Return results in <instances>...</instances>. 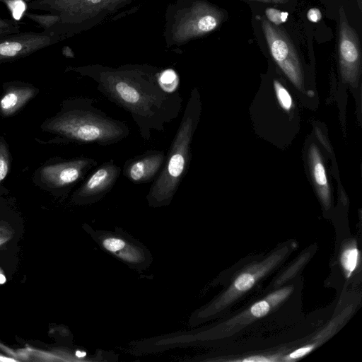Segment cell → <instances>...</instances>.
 Instances as JSON below:
<instances>
[{"label":"cell","mask_w":362,"mask_h":362,"mask_svg":"<svg viewBox=\"0 0 362 362\" xmlns=\"http://www.w3.org/2000/svg\"><path fill=\"white\" fill-rule=\"evenodd\" d=\"M263 2L267 3H274V4H286L288 1V0H257Z\"/></svg>","instance_id":"obj_28"},{"label":"cell","mask_w":362,"mask_h":362,"mask_svg":"<svg viewBox=\"0 0 362 362\" xmlns=\"http://www.w3.org/2000/svg\"><path fill=\"white\" fill-rule=\"evenodd\" d=\"M11 155L8 145L3 136H0V189L2 182L6 177L11 169Z\"/></svg>","instance_id":"obj_18"},{"label":"cell","mask_w":362,"mask_h":362,"mask_svg":"<svg viewBox=\"0 0 362 362\" xmlns=\"http://www.w3.org/2000/svg\"><path fill=\"white\" fill-rule=\"evenodd\" d=\"M288 252L286 247L276 251L263 261L255 263L240 273L230 287L206 305L195 310L189 319L191 327L209 320L222 312L245 292L250 289L256 281L277 265Z\"/></svg>","instance_id":"obj_6"},{"label":"cell","mask_w":362,"mask_h":362,"mask_svg":"<svg viewBox=\"0 0 362 362\" xmlns=\"http://www.w3.org/2000/svg\"><path fill=\"white\" fill-rule=\"evenodd\" d=\"M83 228L102 250L129 267L141 272L151 265L153 257L149 250L121 228L115 227L114 231L95 229L89 225Z\"/></svg>","instance_id":"obj_8"},{"label":"cell","mask_w":362,"mask_h":362,"mask_svg":"<svg viewBox=\"0 0 362 362\" xmlns=\"http://www.w3.org/2000/svg\"><path fill=\"white\" fill-rule=\"evenodd\" d=\"M97 165L95 159L87 156L69 159L55 158L35 171L33 182L37 186L55 194H66Z\"/></svg>","instance_id":"obj_7"},{"label":"cell","mask_w":362,"mask_h":362,"mask_svg":"<svg viewBox=\"0 0 362 362\" xmlns=\"http://www.w3.org/2000/svg\"><path fill=\"white\" fill-rule=\"evenodd\" d=\"M201 112L199 92L193 88L179 127L170 144L164 165L146 194L152 208L169 206L187 173L192 158V141Z\"/></svg>","instance_id":"obj_3"},{"label":"cell","mask_w":362,"mask_h":362,"mask_svg":"<svg viewBox=\"0 0 362 362\" xmlns=\"http://www.w3.org/2000/svg\"><path fill=\"white\" fill-rule=\"evenodd\" d=\"M269 361V359L262 356V357H259V356H256V358H246L244 360V361Z\"/></svg>","instance_id":"obj_27"},{"label":"cell","mask_w":362,"mask_h":362,"mask_svg":"<svg viewBox=\"0 0 362 362\" xmlns=\"http://www.w3.org/2000/svg\"><path fill=\"white\" fill-rule=\"evenodd\" d=\"M292 289V286H288L276 291L269 295L265 299L252 305L247 310L223 324L199 331H184V342L187 346H192L199 341L214 340L228 336L230 333H234L240 327L266 315L274 306L283 301Z\"/></svg>","instance_id":"obj_9"},{"label":"cell","mask_w":362,"mask_h":362,"mask_svg":"<svg viewBox=\"0 0 362 362\" xmlns=\"http://www.w3.org/2000/svg\"><path fill=\"white\" fill-rule=\"evenodd\" d=\"M307 18L312 23H317L322 19V15L319 8H312L308 10Z\"/></svg>","instance_id":"obj_25"},{"label":"cell","mask_w":362,"mask_h":362,"mask_svg":"<svg viewBox=\"0 0 362 362\" xmlns=\"http://www.w3.org/2000/svg\"><path fill=\"white\" fill-rule=\"evenodd\" d=\"M25 16L37 23L43 29V31L52 34H55V30L59 24V16L52 13L38 14L26 12Z\"/></svg>","instance_id":"obj_17"},{"label":"cell","mask_w":362,"mask_h":362,"mask_svg":"<svg viewBox=\"0 0 362 362\" xmlns=\"http://www.w3.org/2000/svg\"><path fill=\"white\" fill-rule=\"evenodd\" d=\"M339 60L343 78L354 81L358 78L361 60L358 35L349 25L344 8L339 9Z\"/></svg>","instance_id":"obj_13"},{"label":"cell","mask_w":362,"mask_h":362,"mask_svg":"<svg viewBox=\"0 0 362 362\" xmlns=\"http://www.w3.org/2000/svg\"><path fill=\"white\" fill-rule=\"evenodd\" d=\"M18 32H20V26L17 21L0 17V36Z\"/></svg>","instance_id":"obj_24"},{"label":"cell","mask_w":362,"mask_h":362,"mask_svg":"<svg viewBox=\"0 0 362 362\" xmlns=\"http://www.w3.org/2000/svg\"><path fill=\"white\" fill-rule=\"evenodd\" d=\"M121 173V167L113 159L103 162L82 181L73 193V202L78 205H91L98 202L111 192Z\"/></svg>","instance_id":"obj_11"},{"label":"cell","mask_w":362,"mask_h":362,"mask_svg":"<svg viewBox=\"0 0 362 362\" xmlns=\"http://www.w3.org/2000/svg\"><path fill=\"white\" fill-rule=\"evenodd\" d=\"M311 349H312V346H310L300 348V349L295 351L294 352L291 353L289 355V358H297L301 357V356L305 355L307 353H308Z\"/></svg>","instance_id":"obj_26"},{"label":"cell","mask_w":362,"mask_h":362,"mask_svg":"<svg viewBox=\"0 0 362 362\" xmlns=\"http://www.w3.org/2000/svg\"><path fill=\"white\" fill-rule=\"evenodd\" d=\"M6 281V279L5 276L2 273H0V284H4Z\"/></svg>","instance_id":"obj_29"},{"label":"cell","mask_w":362,"mask_h":362,"mask_svg":"<svg viewBox=\"0 0 362 362\" xmlns=\"http://www.w3.org/2000/svg\"><path fill=\"white\" fill-rule=\"evenodd\" d=\"M261 23L272 58L295 86L301 88L300 62L291 41L284 31L267 20L262 18Z\"/></svg>","instance_id":"obj_10"},{"label":"cell","mask_w":362,"mask_h":362,"mask_svg":"<svg viewBox=\"0 0 362 362\" xmlns=\"http://www.w3.org/2000/svg\"><path fill=\"white\" fill-rule=\"evenodd\" d=\"M62 40L60 36L43 30L0 36V64L26 57Z\"/></svg>","instance_id":"obj_12"},{"label":"cell","mask_w":362,"mask_h":362,"mask_svg":"<svg viewBox=\"0 0 362 362\" xmlns=\"http://www.w3.org/2000/svg\"><path fill=\"white\" fill-rule=\"evenodd\" d=\"M226 12L207 0H175L165 12L163 37L168 47L185 45L217 30Z\"/></svg>","instance_id":"obj_4"},{"label":"cell","mask_w":362,"mask_h":362,"mask_svg":"<svg viewBox=\"0 0 362 362\" xmlns=\"http://www.w3.org/2000/svg\"><path fill=\"white\" fill-rule=\"evenodd\" d=\"M310 160L312 165L313 175L315 183L318 186L320 196L326 205L329 204V190L324 165L321 161V158L315 146H313L310 150Z\"/></svg>","instance_id":"obj_16"},{"label":"cell","mask_w":362,"mask_h":362,"mask_svg":"<svg viewBox=\"0 0 362 362\" xmlns=\"http://www.w3.org/2000/svg\"><path fill=\"white\" fill-rule=\"evenodd\" d=\"M42 131L54 135L48 141L57 144H116L129 134L124 121L115 119L95 105V100L86 96L64 99L56 115L41 124Z\"/></svg>","instance_id":"obj_2"},{"label":"cell","mask_w":362,"mask_h":362,"mask_svg":"<svg viewBox=\"0 0 362 362\" xmlns=\"http://www.w3.org/2000/svg\"><path fill=\"white\" fill-rule=\"evenodd\" d=\"M0 361H16L14 359L4 358V357H0Z\"/></svg>","instance_id":"obj_30"},{"label":"cell","mask_w":362,"mask_h":362,"mask_svg":"<svg viewBox=\"0 0 362 362\" xmlns=\"http://www.w3.org/2000/svg\"><path fill=\"white\" fill-rule=\"evenodd\" d=\"M0 1L6 5L12 16L16 19H19L25 15L28 8V3L24 0H0Z\"/></svg>","instance_id":"obj_20"},{"label":"cell","mask_w":362,"mask_h":362,"mask_svg":"<svg viewBox=\"0 0 362 362\" xmlns=\"http://www.w3.org/2000/svg\"><path fill=\"white\" fill-rule=\"evenodd\" d=\"M162 69L148 64H126L115 67L100 64L69 66L87 77L109 101L127 112L143 139L149 141L153 131L162 132L176 119L182 107L179 92L166 90L160 82Z\"/></svg>","instance_id":"obj_1"},{"label":"cell","mask_w":362,"mask_h":362,"mask_svg":"<svg viewBox=\"0 0 362 362\" xmlns=\"http://www.w3.org/2000/svg\"><path fill=\"white\" fill-rule=\"evenodd\" d=\"M0 96V117L7 118L20 112L39 93L31 83L13 81L4 82Z\"/></svg>","instance_id":"obj_15"},{"label":"cell","mask_w":362,"mask_h":362,"mask_svg":"<svg viewBox=\"0 0 362 362\" xmlns=\"http://www.w3.org/2000/svg\"><path fill=\"white\" fill-rule=\"evenodd\" d=\"M265 14L267 21L275 26H278L283 23H285L288 18V13L286 11H281L274 8H268L265 10Z\"/></svg>","instance_id":"obj_23"},{"label":"cell","mask_w":362,"mask_h":362,"mask_svg":"<svg viewBox=\"0 0 362 362\" xmlns=\"http://www.w3.org/2000/svg\"><path fill=\"white\" fill-rule=\"evenodd\" d=\"M136 0H29V9L57 15L55 34L63 40L86 31Z\"/></svg>","instance_id":"obj_5"},{"label":"cell","mask_w":362,"mask_h":362,"mask_svg":"<svg viewBox=\"0 0 362 362\" xmlns=\"http://www.w3.org/2000/svg\"><path fill=\"white\" fill-rule=\"evenodd\" d=\"M159 79L162 86L166 90L171 92L178 90L179 76L173 69H162Z\"/></svg>","instance_id":"obj_19"},{"label":"cell","mask_w":362,"mask_h":362,"mask_svg":"<svg viewBox=\"0 0 362 362\" xmlns=\"http://www.w3.org/2000/svg\"><path fill=\"white\" fill-rule=\"evenodd\" d=\"M165 159L164 151L151 149L127 159L123 165L122 174L136 184L153 182L160 173Z\"/></svg>","instance_id":"obj_14"},{"label":"cell","mask_w":362,"mask_h":362,"mask_svg":"<svg viewBox=\"0 0 362 362\" xmlns=\"http://www.w3.org/2000/svg\"><path fill=\"white\" fill-rule=\"evenodd\" d=\"M358 260V250L356 247L345 250L341 255V261L344 268L349 272L354 270Z\"/></svg>","instance_id":"obj_21"},{"label":"cell","mask_w":362,"mask_h":362,"mask_svg":"<svg viewBox=\"0 0 362 362\" xmlns=\"http://www.w3.org/2000/svg\"><path fill=\"white\" fill-rule=\"evenodd\" d=\"M274 85L281 106L286 110H290L292 107V98L289 93L278 81H274Z\"/></svg>","instance_id":"obj_22"}]
</instances>
